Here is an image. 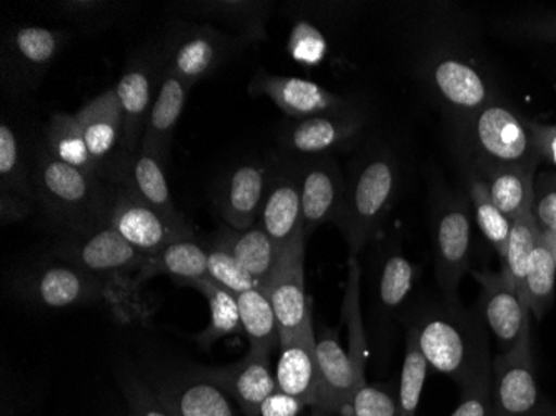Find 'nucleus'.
<instances>
[{
    "label": "nucleus",
    "instance_id": "1",
    "mask_svg": "<svg viewBox=\"0 0 556 416\" xmlns=\"http://www.w3.org/2000/svg\"><path fill=\"white\" fill-rule=\"evenodd\" d=\"M50 255L99 278L108 292V308L118 324H146L154 315V305L139 280L147 255L137 252L111 227L61 236Z\"/></svg>",
    "mask_w": 556,
    "mask_h": 416
},
{
    "label": "nucleus",
    "instance_id": "2",
    "mask_svg": "<svg viewBox=\"0 0 556 416\" xmlns=\"http://www.w3.org/2000/svg\"><path fill=\"white\" fill-rule=\"evenodd\" d=\"M33 186L37 205L61 236H80L108 227L114 186L62 164L37 143Z\"/></svg>",
    "mask_w": 556,
    "mask_h": 416
},
{
    "label": "nucleus",
    "instance_id": "3",
    "mask_svg": "<svg viewBox=\"0 0 556 416\" xmlns=\"http://www.w3.org/2000/svg\"><path fill=\"white\" fill-rule=\"evenodd\" d=\"M418 345L428 365L465 387L492 374L489 337L480 314L464 308L457 299L425 310L414 325Z\"/></svg>",
    "mask_w": 556,
    "mask_h": 416
},
{
    "label": "nucleus",
    "instance_id": "4",
    "mask_svg": "<svg viewBox=\"0 0 556 416\" xmlns=\"http://www.w3.org/2000/svg\"><path fill=\"white\" fill-rule=\"evenodd\" d=\"M399 190V167L389 153H371L346 181L345 200L337 227L350 250V259L368 245L382 227Z\"/></svg>",
    "mask_w": 556,
    "mask_h": 416
},
{
    "label": "nucleus",
    "instance_id": "5",
    "mask_svg": "<svg viewBox=\"0 0 556 416\" xmlns=\"http://www.w3.org/2000/svg\"><path fill=\"white\" fill-rule=\"evenodd\" d=\"M468 143L477 159V171L502 167L536 171L542 164L528 121L496 100L471 115Z\"/></svg>",
    "mask_w": 556,
    "mask_h": 416
},
{
    "label": "nucleus",
    "instance_id": "6",
    "mask_svg": "<svg viewBox=\"0 0 556 416\" xmlns=\"http://www.w3.org/2000/svg\"><path fill=\"white\" fill-rule=\"evenodd\" d=\"M242 46V40L208 24L175 21L161 43L162 67L193 87L236 58Z\"/></svg>",
    "mask_w": 556,
    "mask_h": 416
},
{
    "label": "nucleus",
    "instance_id": "7",
    "mask_svg": "<svg viewBox=\"0 0 556 416\" xmlns=\"http://www.w3.org/2000/svg\"><path fill=\"white\" fill-rule=\"evenodd\" d=\"M12 290L22 302L47 310L72 306H108L109 297L99 278L77 265L52 259L21 272Z\"/></svg>",
    "mask_w": 556,
    "mask_h": 416
},
{
    "label": "nucleus",
    "instance_id": "8",
    "mask_svg": "<svg viewBox=\"0 0 556 416\" xmlns=\"http://www.w3.org/2000/svg\"><path fill=\"white\" fill-rule=\"evenodd\" d=\"M68 30L21 25L9 30L2 43V75L12 92L36 89L71 42Z\"/></svg>",
    "mask_w": 556,
    "mask_h": 416
},
{
    "label": "nucleus",
    "instance_id": "9",
    "mask_svg": "<svg viewBox=\"0 0 556 416\" xmlns=\"http://www.w3.org/2000/svg\"><path fill=\"white\" fill-rule=\"evenodd\" d=\"M473 212L462 197H450L433 214L435 277L446 299H457L458 285L470 270Z\"/></svg>",
    "mask_w": 556,
    "mask_h": 416
},
{
    "label": "nucleus",
    "instance_id": "10",
    "mask_svg": "<svg viewBox=\"0 0 556 416\" xmlns=\"http://www.w3.org/2000/svg\"><path fill=\"white\" fill-rule=\"evenodd\" d=\"M108 227L143 255H154L170 243L195 237L189 222L165 217L122 186L112 189Z\"/></svg>",
    "mask_w": 556,
    "mask_h": 416
},
{
    "label": "nucleus",
    "instance_id": "11",
    "mask_svg": "<svg viewBox=\"0 0 556 416\" xmlns=\"http://www.w3.org/2000/svg\"><path fill=\"white\" fill-rule=\"evenodd\" d=\"M161 77V47H146L132 55L114 87L124 117L125 153L129 157L142 143L143 128L157 96Z\"/></svg>",
    "mask_w": 556,
    "mask_h": 416
},
{
    "label": "nucleus",
    "instance_id": "12",
    "mask_svg": "<svg viewBox=\"0 0 556 416\" xmlns=\"http://www.w3.org/2000/svg\"><path fill=\"white\" fill-rule=\"evenodd\" d=\"M75 117L102 178L115 186L129 161L124 146V117L115 89L105 90L84 103Z\"/></svg>",
    "mask_w": 556,
    "mask_h": 416
},
{
    "label": "nucleus",
    "instance_id": "13",
    "mask_svg": "<svg viewBox=\"0 0 556 416\" xmlns=\"http://www.w3.org/2000/svg\"><path fill=\"white\" fill-rule=\"evenodd\" d=\"M492 416H539L542 409L532 333L525 335L508 353H500L493 362Z\"/></svg>",
    "mask_w": 556,
    "mask_h": 416
},
{
    "label": "nucleus",
    "instance_id": "14",
    "mask_svg": "<svg viewBox=\"0 0 556 416\" xmlns=\"http://www.w3.org/2000/svg\"><path fill=\"white\" fill-rule=\"evenodd\" d=\"M264 290L275 310L280 340L314 328L305 287V239L296 240L282 250Z\"/></svg>",
    "mask_w": 556,
    "mask_h": 416
},
{
    "label": "nucleus",
    "instance_id": "15",
    "mask_svg": "<svg viewBox=\"0 0 556 416\" xmlns=\"http://www.w3.org/2000/svg\"><path fill=\"white\" fill-rule=\"evenodd\" d=\"M270 165V180L257 224L282 252L296 240L307 239L303 234L299 172L293 159L287 155L271 159Z\"/></svg>",
    "mask_w": 556,
    "mask_h": 416
},
{
    "label": "nucleus",
    "instance_id": "16",
    "mask_svg": "<svg viewBox=\"0 0 556 416\" xmlns=\"http://www.w3.org/2000/svg\"><path fill=\"white\" fill-rule=\"evenodd\" d=\"M146 380L175 416H239L236 402L197 367L155 371Z\"/></svg>",
    "mask_w": 556,
    "mask_h": 416
},
{
    "label": "nucleus",
    "instance_id": "17",
    "mask_svg": "<svg viewBox=\"0 0 556 416\" xmlns=\"http://www.w3.org/2000/svg\"><path fill=\"white\" fill-rule=\"evenodd\" d=\"M290 159L299 172L303 234L308 237L328 222L336 224L345 200L346 180L333 155Z\"/></svg>",
    "mask_w": 556,
    "mask_h": 416
},
{
    "label": "nucleus",
    "instance_id": "18",
    "mask_svg": "<svg viewBox=\"0 0 556 416\" xmlns=\"http://www.w3.org/2000/svg\"><path fill=\"white\" fill-rule=\"evenodd\" d=\"M270 171V162H243L215 184L212 203L227 227L247 230L257 224Z\"/></svg>",
    "mask_w": 556,
    "mask_h": 416
},
{
    "label": "nucleus",
    "instance_id": "19",
    "mask_svg": "<svg viewBox=\"0 0 556 416\" xmlns=\"http://www.w3.org/2000/svg\"><path fill=\"white\" fill-rule=\"evenodd\" d=\"M362 128L364 121L358 112L299 118L283 125L280 146L287 157H324L352 147Z\"/></svg>",
    "mask_w": 556,
    "mask_h": 416
},
{
    "label": "nucleus",
    "instance_id": "20",
    "mask_svg": "<svg viewBox=\"0 0 556 416\" xmlns=\"http://www.w3.org/2000/svg\"><path fill=\"white\" fill-rule=\"evenodd\" d=\"M36 149H25L15 128L2 121L0 127V217L2 224L24 220L37 205L33 186Z\"/></svg>",
    "mask_w": 556,
    "mask_h": 416
},
{
    "label": "nucleus",
    "instance_id": "21",
    "mask_svg": "<svg viewBox=\"0 0 556 416\" xmlns=\"http://www.w3.org/2000/svg\"><path fill=\"white\" fill-rule=\"evenodd\" d=\"M482 287L478 314L498 343L500 353H508L521 338L532 333L530 310L503 274L471 272Z\"/></svg>",
    "mask_w": 556,
    "mask_h": 416
},
{
    "label": "nucleus",
    "instance_id": "22",
    "mask_svg": "<svg viewBox=\"0 0 556 416\" xmlns=\"http://www.w3.org/2000/svg\"><path fill=\"white\" fill-rule=\"evenodd\" d=\"M254 96H265L293 121L317 115L353 114L349 100L311 80L258 72L249 86Z\"/></svg>",
    "mask_w": 556,
    "mask_h": 416
},
{
    "label": "nucleus",
    "instance_id": "23",
    "mask_svg": "<svg viewBox=\"0 0 556 416\" xmlns=\"http://www.w3.org/2000/svg\"><path fill=\"white\" fill-rule=\"evenodd\" d=\"M212 383L222 388L243 416H258L265 400L277 392L270 355L247 353L239 362L222 367H197Z\"/></svg>",
    "mask_w": 556,
    "mask_h": 416
},
{
    "label": "nucleus",
    "instance_id": "24",
    "mask_svg": "<svg viewBox=\"0 0 556 416\" xmlns=\"http://www.w3.org/2000/svg\"><path fill=\"white\" fill-rule=\"evenodd\" d=\"M278 350L280 356L275 370L277 392L293 396L305 406L317 408L321 395V377L314 328L283 338Z\"/></svg>",
    "mask_w": 556,
    "mask_h": 416
},
{
    "label": "nucleus",
    "instance_id": "25",
    "mask_svg": "<svg viewBox=\"0 0 556 416\" xmlns=\"http://www.w3.org/2000/svg\"><path fill=\"white\" fill-rule=\"evenodd\" d=\"M315 346L321 377L320 403L315 408V416H346L358 388L349 350L340 345L337 331L328 328H321L320 333L315 335Z\"/></svg>",
    "mask_w": 556,
    "mask_h": 416
},
{
    "label": "nucleus",
    "instance_id": "26",
    "mask_svg": "<svg viewBox=\"0 0 556 416\" xmlns=\"http://www.w3.org/2000/svg\"><path fill=\"white\" fill-rule=\"evenodd\" d=\"M190 89L192 87L189 84L162 67L157 96H155L149 117H147L140 147L155 153L164 164L168 162L172 137L182 117Z\"/></svg>",
    "mask_w": 556,
    "mask_h": 416
},
{
    "label": "nucleus",
    "instance_id": "27",
    "mask_svg": "<svg viewBox=\"0 0 556 416\" xmlns=\"http://www.w3.org/2000/svg\"><path fill=\"white\" fill-rule=\"evenodd\" d=\"M432 77L437 92L450 108L470 117L495 100L489 80L460 59L446 58L437 62Z\"/></svg>",
    "mask_w": 556,
    "mask_h": 416
},
{
    "label": "nucleus",
    "instance_id": "28",
    "mask_svg": "<svg viewBox=\"0 0 556 416\" xmlns=\"http://www.w3.org/2000/svg\"><path fill=\"white\" fill-rule=\"evenodd\" d=\"M165 168H167V164H164L155 153L140 147L137 153L130 155L115 186L129 189L134 196L139 197L143 203L161 212L165 217L172 218V220L187 222L184 214L177 211L174 199H172Z\"/></svg>",
    "mask_w": 556,
    "mask_h": 416
},
{
    "label": "nucleus",
    "instance_id": "29",
    "mask_svg": "<svg viewBox=\"0 0 556 416\" xmlns=\"http://www.w3.org/2000/svg\"><path fill=\"white\" fill-rule=\"evenodd\" d=\"M161 275L184 287H192L207 278V249L204 243L197 242L193 237L170 243L154 255H147L139 275L140 283L146 285Z\"/></svg>",
    "mask_w": 556,
    "mask_h": 416
},
{
    "label": "nucleus",
    "instance_id": "30",
    "mask_svg": "<svg viewBox=\"0 0 556 416\" xmlns=\"http://www.w3.org/2000/svg\"><path fill=\"white\" fill-rule=\"evenodd\" d=\"M242 265L243 270L257 281L264 289L268 278L274 274L280 259V250L271 242L267 231L255 224L247 230H236L232 227L218 228L214 234Z\"/></svg>",
    "mask_w": 556,
    "mask_h": 416
},
{
    "label": "nucleus",
    "instance_id": "31",
    "mask_svg": "<svg viewBox=\"0 0 556 416\" xmlns=\"http://www.w3.org/2000/svg\"><path fill=\"white\" fill-rule=\"evenodd\" d=\"M477 172L486 181L493 203L511 222L532 214L535 168L502 167L482 168Z\"/></svg>",
    "mask_w": 556,
    "mask_h": 416
},
{
    "label": "nucleus",
    "instance_id": "32",
    "mask_svg": "<svg viewBox=\"0 0 556 416\" xmlns=\"http://www.w3.org/2000/svg\"><path fill=\"white\" fill-rule=\"evenodd\" d=\"M42 146L52 157L58 159L62 164L71 165V167L86 172L92 177L102 178L99 165L93 161L75 114L58 112L52 115L49 124L46 125Z\"/></svg>",
    "mask_w": 556,
    "mask_h": 416
},
{
    "label": "nucleus",
    "instance_id": "33",
    "mask_svg": "<svg viewBox=\"0 0 556 416\" xmlns=\"http://www.w3.org/2000/svg\"><path fill=\"white\" fill-rule=\"evenodd\" d=\"M184 11L204 15L229 25L236 30L237 39L243 43L262 42L267 39L265 22H267L268 4L264 2H236V0H212V2H193L184 4Z\"/></svg>",
    "mask_w": 556,
    "mask_h": 416
},
{
    "label": "nucleus",
    "instance_id": "34",
    "mask_svg": "<svg viewBox=\"0 0 556 416\" xmlns=\"http://www.w3.org/2000/svg\"><path fill=\"white\" fill-rule=\"evenodd\" d=\"M242 330L249 340V352L271 355L280 349V330L267 292L262 287L237 295Z\"/></svg>",
    "mask_w": 556,
    "mask_h": 416
},
{
    "label": "nucleus",
    "instance_id": "35",
    "mask_svg": "<svg viewBox=\"0 0 556 416\" xmlns=\"http://www.w3.org/2000/svg\"><path fill=\"white\" fill-rule=\"evenodd\" d=\"M192 289L199 290L205 297L211 310L207 327L195 335V342L202 349L211 350L215 343L220 342L222 338L243 331L236 293L215 283L208 277L193 283Z\"/></svg>",
    "mask_w": 556,
    "mask_h": 416
},
{
    "label": "nucleus",
    "instance_id": "36",
    "mask_svg": "<svg viewBox=\"0 0 556 416\" xmlns=\"http://www.w3.org/2000/svg\"><path fill=\"white\" fill-rule=\"evenodd\" d=\"M468 196H470L471 212H473L478 228L503 262L507 255L508 239H510L514 222L493 203L486 181L477 171L470 172L468 175Z\"/></svg>",
    "mask_w": 556,
    "mask_h": 416
},
{
    "label": "nucleus",
    "instance_id": "37",
    "mask_svg": "<svg viewBox=\"0 0 556 416\" xmlns=\"http://www.w3.org/2000/svg\"><path fill=\"white\" fill-rule=\"evenodd\" d=\"M556 259L549 243L540 236L535 250L530 256L525 278V303L530 314L542 320L555 300Z\"/></svg>",
    "mask_w": 556,
    "mask_h": 416
},
{
    "label": "nucleus",
    "instance_id": "38",
    "mask_svg": "<svg viewBox=\"0 0 556 416\" xmlns=\"http://www.w3.org/2000/svg\"><path fill=\"white\" fill-rule=\"evenodd\" d=\"M415 268L400 250V243H393L387 252L377 280V305L383 315L399 312L407 302L414 289Z\"/></svg>",
    "mask_w": 556,
    "mask_h": 416
},
{
    "label": "nucleus",
    "instance_id": "39",
    "mask_svg": "<svg viewBox=\"0 0 556 416\" xmlns=\"http://www.w3.org/2000/svg\"><path fill=\"white\" fill-rule=\"evenodd\" d=\"M361 275L358 260L350 259L349 278H346L345 295H343V320L349 330V355L357 375L358 388L367 383L365 365L368 358L367 340H365L364 322H362Z\"/></svg>",
    "mask_w": 556,
    "mask_h": 416
},
{
    "label": "nucleus",
    "instance_id": "40",
    "mask_svg": "<svg viewBox=\"0 0 556 416\" xmlns=\"http://www.w3.org/2000/svg\"><path fill=\"white\" fill-rule=\"evenodd\" d=\"M539 225L532 214L523 215L511 224L510 239H508L507 255L502 262V274L505 275L511 287L525 302V278H527L530 256L539 242ZM527 305V303H525Z\"/></svg>",
    "mask_w": 556,
    "mask_h": 416
},
{
    "label": "nucleus",
    "instance_id": "41",
    "mask_svg": "<svg viewBox=\"0 0 556 416\" xmlns=\"http://www.w3.org/2000/svg\"><path fill=\"white\" fill-rule=\"evenodd\" d=\"M52 11L59 17L77 25L87 34H97L117 24L118 18L129 11L127 4L104 2V0H65L52 4Z\"/></svg>",
    "mask_w": 556,
    "mask_h": 416
},
{
    "label": "nucleus",
    "instance_id": "42",
    "mask_svg": "<svg viewBox=\"0 0 556 416\" xmlns=\"http://www.w3.org/2000/svg\"><path fill=\"white\" fill-rule=\"evenodd\" d=\"M427 358L418 345L417 333L410 328L407 333V346H405V358H403L402 378H400L399 416L417 415L418 402H420L421 390H424L425 378H427Z\"/></svg>",
    "mask_w": 556,
    "mask_h": 416
},
{
    "label": "nucleus",
    "instance_id": "43",
    "mask_svg": "<svg viewBox=\"0 0 556 416\" xmlns=\"http://www.w3.org/2000/svg\"><path fill=\"white\" fill-rule=\"evenodd\" d=\"M205 249H207L208 278L215 283L222 285L236 295L258 287L257 281L243 270L232 252L217 237L212 236L205 243Z\"/></svg>",
    "mask_w": 556,
    "mask_h": 416
},
{
    "label": "nucleus",
    "instance_id": "44",
    "mask_svg": "<svg viewBox=\"0 0 556 416\" xmlns=\"http://www.w3.org/2000/svg\"><path fill=\"white\" fill-rule=\"evenodd\" d=\"M130 416H175L168 406L155 395L146 378L127 370L118 377Z\"/></svg>",
    "mask_w": 556,
    "mask_h": 416
},
{
    "label": "nucleus",
    "instance_id": "45",
    "mask_svg": "<svg viewBox=\"0 0 556 416\" xmlns=\"http://www.w3.org/2000/svg\"><path fill=\"white\" fill-rule=\"evenodd\" d=\"M533 217L540 234L546 240L556 239V174L545 172L535 177V196H533Z\"/></svg>",
    "mask_w": 556,
    "mask_h": 416
},
{
    "label": "nucleus",
    "instance_id": "46",
    "mask_svg": "<svg viewBox=\"0 0 556 416\" xmlns=\"http://www.w3.org/2000/svg\"><path fill=\"white\" fill-rule=\"evenodd\" d=\"M346 416H399V403L383 388L365 383L353 395Z\"/></svg>",
    "mask_w": 556,
    "mask_h": 416
},
{
    "label": "nucleus",
    "instance_id": "47",
    "mask_svg": "<svg viewBox=\"0 0 556 416\" xmlns=\"http://www.w3.org/2000/svg\"><path fill=\"white\" fill-rule=\"evenodd\" d=\"M493 375L475 378L462 387V399L457 409L450 416H492Z\"/></svg>",
    "mask_w": 556,
    "mask_h": 416
},
{
    "label": "nucleus",
    "instance_id": "48",
    "mask_svg": "<svg viewBox=\"0 0 556 416\" xmlns=\"http://www.w3.org/2000/svg\"><path fill=\"white\" fill-rule=\"evenodd\" d=\"M290 52L299 62L315 64L325 54V40L311 25L302 24L293 30Z\"/></svg>",
    "mask_w": 556,
    "mask_h": 416
},
{
    "label": "nucleus",
    "instance_id": "49",
    "mask_svg": "<svg viewBox=\"0 0 556 416\" xmlns=\"http://www.w3.org/2000/svg\"><path fill=\"white\" fill-rule=\"evenodd\" d=\"M515 34L527 39L540 40V42H556L555 12H542V14L520 18L515 24Z\"/></svg>",
    "mask_w": 556,
    "mask_h": 416
},
{
    "label": "nucleus",
    "instance_id": "50",
    "mask_svg": "<svg viewBox=\"0 0 556 416\" xmlns=\"http://www.w3.org/2000/svg\"><path fill=\"white\" fill-rule=\"evenodd\" d=\"M528 127L532 133L540 161L556 168V124H540V122L530 121Z\"/></svg>",
    "mask_w": 556,
    "mask_h": 416
},
{
    "label": "nucleus",
    "instance_id": "51",
    "mask_svg": "<svg viewBox=\"0 0 556 416\" xmlns=\"http://www.w3.org/2000/svg\"><path fill=\"white\" fill-rule=\"evenodd\" d=\"M303 408H305V405L293 396L275 392L265 400L258 416H299Z\"/></svg>",
    "mask_w": 556,
    "mask_h": 416
},
{
    "label": "nucleus",
    "instance_id": "52",
    "mask_svg": "<svg viewBox=\"0 0 556 416\" xmlns=\"http://www.w3.org/2000/svg\"><path fill=\"white\" fill-rule=\"evenodd\" d=\"M543 239H545V237H543ZM546 242H548L549 247H552L553 253H555V259H556V239L555 240H546Z\"/></svg>",
    "mask_w": 556,
    "mask_h": 416
}]
</instances>
